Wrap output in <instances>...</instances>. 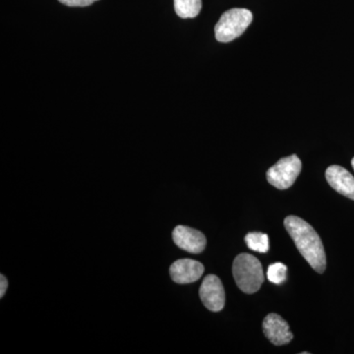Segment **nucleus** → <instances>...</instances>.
Listing matches in <instances>:
<instances>
[{
	"label": "nucleus",
	"instance_id": "obj_1",
	"mask_svg": "<svg viewBox=\"0 0 354 354\" xmlns=\"http://www.w3.org/2000/svg\"><path fill=\"white\" fill-rule=\"evenodd\" d=\"M285 227L302 257L312 269L323 274L327 267V259L322 241L316 230L307 221L295 216H286Z\"/></svg>",
	"mask_w": 354,
	"mask_h": 354
},
{
	"label": "nucleus",
	"instance_id": "obj_2",
	"mask_svg": "<svg viewBox=\"0 0 354 354\" xmlns=\"http://www.w3.org/2000/svg\"><path fill=\"white\" fill-rule=\"evenodd\" d=\"M232 274L239 290L248 295L257 292L265 281L260 261L247 253L236 256L232 264Z\"/></svg>",
	"mask_w": 354,
	"mask_h": 354
},
{
	"label": "nucleus",
	"instance_id": "obj_3",
	"mask_svg": "<svg viewBox=\"0 0 354 354\" xmlns=\"http://www.w3.org/2000/svg\"><path fill=\"white\" fill-rule=\"evenodd\" d=\"M252 20V13L248 9L232 8L225 11L215 27L216 41L230 43L239 38L246 31Z\"/></svg>",
	"mask_w": 354,
	"mask_h": 354
},
{
	"label": "nucleus",
	"instance_id": "obj_4",
	"mask_svg": "<svg viewBox=\"0 0 354 354\" xmlns=\"http://www.w3.org/2000/svg\"><path fill=\"white\" fill-rule=\"evenodd\" d=\"M301 169V160L297 155L281 158L267 171L268 183L279 190L288 189L297 181Z\"/></svg>",
	"mask_w": 354,
	"mask_h": 354
},
{
	"label": "nucleus",
	"instance_id": "obj_5",
	"mask_svg": "<svg viewBox=\"0 0 354 354\" xmlns=\"http://www.w3.org/2000/svg\"><path fill=\"white\" fill-rule=\"evenodd\" d=\"M200 299L207 309L220 312L225 304V291L220 278L215 274H208L203 279L199 290Z\"/></svg>",
	"mask_w": 354,
	"mask_h": 354
},
{
	"label": "nucleus",
	"instance_id": "obj_6",
	"mask_svg": "<svg viewBox=\"0 0 354 354\" xmlns=\"http://www.w3.org/2000/svg\"><path fill=\"white\" fill-rule=\"evenodd\" d=\"M172 239L178 248L192 254L202 253L207 245L206 236L201 232L185 225L174 228Z\"/></svg>",
	"mask_w": 354,
	"mask_h": 354
},
{
	"label": "nucleus",
	"instance_id": "obj_7",
	"mask_svg": "<svg viewBox=\"0 0 354 354\" xmlns=\"http://www.w3.org/2000/svg\"><path fill=\"white\" fill-rule=\"evenodd\" d=\"M263 332L274 346H285L293 339L290 325L278 314H269L263 321Z\"/></svg>",
	"mask_w": 354,
	"mask_h": 354
},
{
	"label": "nucleus",
	"instance_id": "obj_8",
	"mask_svg": "<svg viewBox=\"0 0 354 354\" xmlns=\"http://www.w3.org/2000/svg\"><path fill=\"white\" fill-rule=\"evenodd\" d=\"M204 271V266L192 259L177 260L169 268L172 281L178 285H187L197 281L201 279Z\"/></svg>",
	"mask_w": 354,
	"mask_h": 354
},
{
	"label": "nucleus",
	"instance_id": "obj_9",
	"mask_svg": "<svg viewBox=\"0 0 354 354\" xmlns=\"http://www.w3.org/2000/svg\"><path fill=\"white\" fill-rule=\"evenodd\" d=\"M326 179L333 189L354 200V177L348 169L339 165H330L326 171Z\"/></svg>",
	"mask_w": 354,
	"mask_h": 354
},
{
	"label": "nucleus",
	"instance_id": "obj_10",
	"mask_svg": "<svg viewBox=\"0 0 354 354\" xmlns=\"http://www.w3.org/2000/svg\"><path fill=\"white\" fill-rule=\"evenodd\" d=\"M202 9V0H174V10L180 18H195Z\"/></svg>",
	"mask_w": 354,
	"mask_h": 354
},
{
	"label": "nucleus",
	"instance_id": "obj_11",
	"mask_svg": "<svg viewBox=\"0 0 354 354\" xmlns=\"http://www.w3.org/2000/svg\"><path fill=\"white\" fill-rule=\"evenodd\" d=\"M244 241L249 249L256 252L267 253L269 251V239L262 232H250L246 234Z\"/></svg>",
	"mask_w": 354,
	"mask_h": 354
},
{
	"label": "nucleus",
	"instance_id": "obj_12",
	"mask_svg": "<svg viewBox=\"0 0 354 354\" xmlns=\"http://www.w3.org/2000/svg\"><path fill=\"white\" fill-rule=\"evenodd\" d=\"M268 279L274 285H281L288 278V268L283 263H274L269 266L267 272Z\"/></svg>",
	"mask_w": 354,
	"mask_h": 354
},
{
	"label": "nucleus",
	"instance_id": "obj_13",
	"mask_svg": "<svg viewBox=\"0 0 354 354\" xmlns=\"http://www.w3.org/2000/svg\"><path fill=\"white\" fill-rule=\"evenodd\" d=\"M97 0H59L60 3L70 7H85L91 6Z\"/></svg>",
	"mask_w": 354,
	"mask_h": 354
},
{
	"label": "nucleus",
	"instance_id": "obj_14",
	"mask_svg": "<svg viewBox=\"0 0 354 354\" xmlns=\"http://www.w3.org/2000/svg\"><path fill=\"white\" fill-rule=\"evenodd\" d=\"M7 288H8V281H7L6 277L1 274V276H0V298L4 297Z\"/></svg>",
	"mask_w": 354,
	"mask_h": 354
},
{
	"label": "nucleus",
	"instance_id": "obj_15",
	"mask_svg": "<svg viewBox=\"0 0 354 354\" xmlns=\"http://www.w3.org/2000/svg\"><path fill=\"white\" fill-rule=\"evenodd\" d=\"M351 165H353L354 169V158H353V160H351Z\"/></svg>",
	"mask_w": 354,
	"mask_h": 354
}]
</instances>
